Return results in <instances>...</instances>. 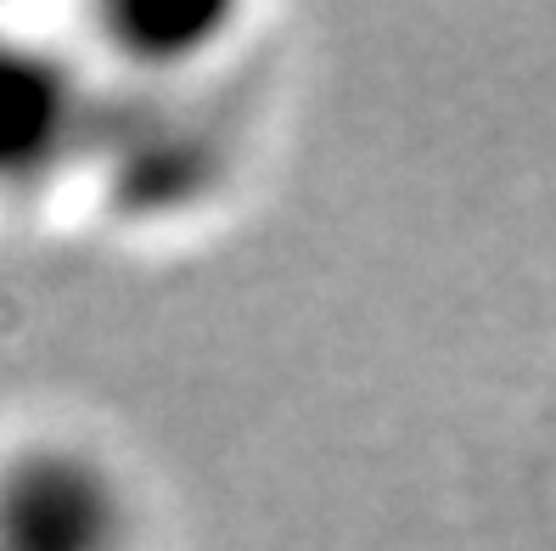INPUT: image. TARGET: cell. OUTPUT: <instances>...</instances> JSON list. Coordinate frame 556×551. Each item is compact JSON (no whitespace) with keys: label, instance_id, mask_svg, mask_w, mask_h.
<instances>
[{"label":"cell","instance_id":"cell-1","mask_svg":"<svg viewBox=\"0 0 556 551\" xmlns=\"http://www.w3.org/2000/svg\"><path fill=\"white\" fill-rule=\"evenodd\" d=\"M96 540V501L90 490L51 467H28L12 478L0 501V546L7 551H90Z\"/></svg>","mask_w":556,"mask_h":551}]
</instances>
